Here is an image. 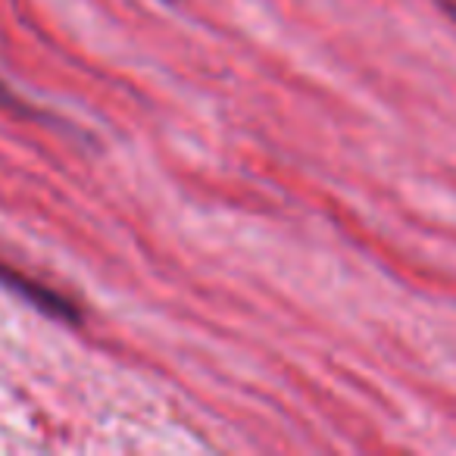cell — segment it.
I'll use <instances>...</instances> for the list:
<instances>
[{"instance_id":"6da1fadb","label":"cell","mask_w":456,"mask_h":456,"mask_svg":"<svg viewBox=\"0 0 456 456\" xmlns=\"http://www.w3.org/2000/svg\"><path fill=\"white\" fill-rule=\"evenodd\" d=\"M0 285H7L10 291L20 294V297H26L28 304L38 306V310L47 313V316L63 319V322H82V310H78L69 297H63V294L51 291V288L26 279L22 273H13L10 266H0Z\"/></svg>"}]
</instances>
